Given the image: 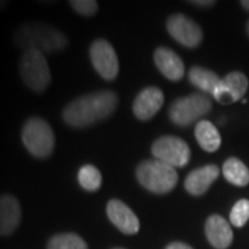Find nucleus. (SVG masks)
I'll return each mask as SVG.
<instances>
[{"instance_id": "nucleus-29", "label": "nucleus", "mask_w": 249, "mask_h": 249, "mask_svg": "<svg viewBox=\"0 0 249 249\" xmlns=\"http://www.w3.org/2000/svg\"><path fill=\"white\" fill-rule=\"evenodd\" d=\"M247 31H248V35H249V21H248V25H247Z\"/></svg>"}, {"instance_id": "nucleus-14", "label": "nucleus", "mask_w": 249, "mask_h": 249, "mask_svg": "<svg viewBox=\"0 0 249 249\" xmlns=\"http://www.w3.org/2000/svg\"><path fill=\"white\" fill-rule=\"evenodd\" d=\"M220 175V169L216 165H205L202 168H196L187 175L184 187L187 193L194 196H204L209 187L216 181Z\"/></svg>"}, {"instance_id": "nucleus-1", "label": "nucleus", "mask_w": 249, "mask_h": 249, "mask_svg": "<svg viewBox=\"0 0 249 249\" xmlns=\"http://www.w3.org/2000/svg\"><path fill=\"white\" fill-rule=\"evenodd\" d=\"M118 96L111 90H98L79 96L62 109V121L75 129H83L104 121L115 112Z\"/></svg>"}, {"instance_id": "nucleus-7", "label": "nucleus", "mask_w": 249, "mask_h": 249, "mask_svg": "<svg viewBox=\"0 0 249 249\" xmlns=\"http://www.w3.org/2000/svg\"><path fill=\"white\" fill-rule=\"evenodd\" d=\"M151 152L155 160L172 168H184L190 162L191 150L183 139L175 136H162L152 142Z\"/></svg>"}, {"instance_id": "nucleus-4", "label": "nucleus", "mask_w": 249, "mask_h": 249, "mask_svg": "<svg viewBox=\"0 0 249 249\" xmlns=\"http://www.w3.org/2000/svg\"><path fill=\"white\" fill-rule=\"evenodd\" d=\"M18 72L22 83L37 94L45 93L52 83V72L46 61V55L35 49L21 53L18 60Z\"/></svg>"}, {"instance_id": "nucleus-24", "label": "nucleus", "mask_w": 249, "mask_h": 249, "mask_svg": "<svg viewBox=\"0 0 249 249\" xmlns=\"http://www.w3.org/2000/svg\"><path fill=\"white\" fill-rule=\"evenodd\" d=\"M212 96H213L214 100H216L217 103H220L223 106H229V104H231V103H235V98H234V96L231 94V91L224 86V83H223L222 80H220V83L216 86V89H214Z\"/></svg>"}, {"instance_id": "nucleus-25", "label": "nucleus", "mask_w": 249, "mask_h": 249, "mask_svg": "<svg viewBox=\"0 0 249 249\" xmlns=\"http://www.w3.org/2000/svg\"><path fill=\"white\" fill-rule=\"evenodd\" d=\"M165 249H194L193 247H190L186 242H181V241H173L170 242L169 245Z\"/></svg>"}, {"instance_id": "nucleus-20", "label": "nucleus", "mask_w": 249, "mask_h": 249, "mask_svg": "<svg viewBox=\"0 0 249 249\" xmlns=\"http://www.w3.org/2000/svg\"><path fill=\"white\" fill-rule=\"evenodd\" d=\"M78 181L80 187L89 193H96L103 184V176L101 172L94 165H83L78 172Z\"/></svg>"}, {"instance_id": "nucleus-18", "label": "nucleus", "mask_w": 249, "mask_h": 249, "mask_svg": "<svg viewBox=\"0 0 249 249\" xmlns=\"http://www.w3.org/2000/svg\"><path fill=\"white\" fill-rule=\"evenodd\" d=\"M223 176L234 186L245 187L249 183V169L238 158H229L223 163Z\"/></svg>"}, {"instance_id": "nucleus-11", "label": "nucleus", "mask_w": 249, "mask_h": 249, "mask_svg": "<svg viewBox=\"0 0 249 249\" xmlns=\"http://www.w3.org/2000/svg\"><path fill=\"white\" fill-rule=\"evenodd\" d=\"M163 91L157 86H148L136 96L133 101V114L140 121H150L160 112L163 106Z\"/></svg>"}, {"instance_id": "nucleus-26", "label": "nucleus", "mask_w": 249, "mask_h": 249, "mask_svg": "<svg viewBox=\"0 0 249 249\" xmlns=\"http://www.w3.org/2000/svg\"><path fill=\"white\" fill-rule=\"evenodd\" d=\"M190 3L193 6H196V7H211L216 1H213V0H191Z\"/></svg>"}, {"instance_id": "nucleus-22", "label": "nucleus", "mask_w": 249, "mask_h": 249, "mask_svg": "<svg viewBox=\"0 0 249 249\" xmlns=\"http://www.w3.org/2000/svg\"><path fill=\"white\" fill-rule=\"evenodd\" d=\"M249 220V201L240 199L235 202L230 212V223L234 227H244Z\"/></svg>"}, {"instance_id": "nucleus-10", "label": "nucleus", "mask_w": 249, "mask_h": 249, "mask_svg": "<svg viewBox=\"0 0 249 249\" xmlns=\"http://www.w3.org/2000/svg\"><path fill=\"white\" fill-rule=\"evenodd\" d=\"M109 222L126 235H134L140 230V222L133 211L121 199H111L107 204Z\"/></svg>"}, {"instance_id": "nucleus-15", "label": "nucleus", "mask_w": 249, "mask_h": 249, "mask_svg": "<svg viewBox=\"0 0 249 249\" xmlns=\"http://www.w3.org/2000/svg\"><path fill=\"white\" fill-rule=\"evenodd\" d=\"M205 235L214 249H227L232 242V230L220 214H211L205 222Z\"/></svg>"}, {"instance_id": "nucleus-8", "label": "nucleus", "mask_w": 249, "mask_h": 249, "mask_svg": "<svg viewBox=\"0 0 249 249\" xmlns=\"http://www.w3.org/2000/svg\"><path fill=\"white\" fill-rule=\"evenodd\" d=\"M90 61L97 73L106 80H114L119 73L115 49L106 39H96L89 49Z\"/></svg>"}, {"instance_id": "nucleus-28", "label": "nucleus", "mask_w": 249, "mask_h": 249, "mask_svg": "<svg viewBox=\"0 0 249 249\" xmlns=\"http://www.w3.org/2000/svg\"><path fill=\"white\" fill-rule=\"evenodd\" d=\"M241 6H242V7H244L245 10H248L249 11V0H242V1H241Z\"/></svg>"}, {"instance_id": "nucleus-17", "label": "nucleus", "mask_w": 249, "mask_h": 249, "mask_svg": "<svg viewBox=\"0 0 249 249\" xmlns=\"http://www.w3.org/2000/svg\"><path fill=\"white\" fill-rule=\"evenodd\" d=\"M188 80L193 86H196L206 94H213L216 86L220 83V78L217 73L201 65H194L188 71Z\"/></svg>"}, {"instance_id": "nucleus-27", "label": "nucleus", "mask_w": 249, "mask_h": 249, "mask_svg": "<svg viewBox=\"0 0 249 249\" xmlns=\"http://www.w3.org/2000/svg\"><path fill=\"white\" fill-rule=\"evenodd\" d=\"M10 6V1L7 0H0V11L1 10H6Z\"/></svg>"}, {"instance_id": "nucleus-30", "label": "nucleus", "mask_w": 249, "mask_h": 249, "mask_svg": "<svg viewBox=\"0 0 249 249\" xmlns=\"http://www.w3.org/2000/svg\"><path fill=\"white\" fill-rule=\"evenodd\" d=\"M112 249H124V248H112Z\"/></svg>"}, {"instance_id": "nucleus-9", "label": "nucleus", "mask_w": 249, "mask_h": 249, "mask_svg": "<svg viewBox=\"0 0 249 249\" xmlns=\"http://www.w3.org/2000/svg\"><path fill=\"white\" fill-rule=\"evenodd\" d=\"M169 35L187 49H196L202 43V29L194 19L184 14H172L166 21Z\"/></svg>"}, {"instance_id": "nucleus-5", "label": "nucleus", "mask_w": 249, "mask_h": 249, "mask_svg": "<svg viewBox=\"0 0 249 249\" xmlns=\"http://www.w3.org/2000/svg\"><path fill=\"white\" fill-rule=\"evenodd\" d=\"M136 178L145 190L154 194H166L178 184V172L175 168L158 160H145L136 168Z\"/></svg>"}, {"instance_id": "nucleus-21", "label": "nucleus", "mask_w": 249, "mask_h": 249, "mask_svg": "<svg viewBox=\"0 0 249 249\" xmlns=\"http://www.w3.org/2000/svg\"><path fill=\"white\" fill-rule=\"evenodd\" d=\"M222 82L224 83V86L231 91L235 101L242 98V96L247 93V89H248V78L240 71L227 73L222 79Z\"/></svg>"}, {"instance_id": "nucleus-13", "label": "nucleus", "mask_w": 249, "mask_h": 249, "mask_svg": "<svg viewBox=\"0 0 249 249\" xmlns=\"http://www.w3.org/2000/svg\"><path fill=\"white\" fill-rule=\"evenodd\" d=\"M154 62L157 65V68L160 72L172 82H178L183 79L186 68H184V62L178 57V53H175L169 47H163L160 46L158 49H155L154 52Z\"/></svg>"}, {"instance_id": "nucleus-12", "label": "nucleus", "mask_w": 249, "mask_h": 249, "mask_svg": "<svg viewBox=\"0 0 249 249\" xmlns=\"http://www.w3.org/2000/svg\"><path fill=\"white\" fill-rule=\"evenodd\" d=\"M22 220V209L17 196L0 194V237H10L17 231Z\"/></svg>"}, {"instance_id": "nucleus-16", "label": "nucleus", "mask_w": 249, "mask_h": 249, "mask_svg": "<svg viewBox=\"0 0 249 249\" xmlns=\"http://www.w3.org/2000/svg\"><path fill=\"white\" fill-rule=\"evenodd\" d=\"M196 139L199 147L206 152H214L220 148L222 136L211 121L201 119L196 126Z\"/></svg>"}, {"instance_id": "nucleus-19", "label": "nucleus", "mask_w": 249, "mask_h": 249, "mask_svg": "<svg viewBox=\"0 0 249 249\" xmlns=\"http://www.w3.org/2000/svg\"><path fill=\"white\" fill-rule=\"evenodd\" d=\"M46 249H89V245L75 232H58L49 238Z\"/></svg>"}, {"instance_id": "nucleus-6", "label": "nucleus", "mask_w": 249, "mask_h": 249, "mask_svg": "<svg viewBox=\"0 0 249 249\" xmlns=\"http://www.w3.org/2000/svg\"><path fill=\"white\" fill-rule=\"evenodd\" d=\"M211 109L212 101L208 94L191 93L184 97H178L172 103L169 108V118L175 124L187 127L209 114Z\"/></svg>"}, {"instance_id": "nucleus-3", "label": "nucleus", "mask_w": 249, "mask_h": 249, "mask_svg": "<svg viewBox=\"0 0 249 249\" xmlns=\"http://www.w3.org/2000/svg\"><path fill=\"white\" fill-rule=\"evenodd\" d=\"M21 140L36 160H46L55 148V136L50 124L40 116H31L22 124Z\"/></svg>"}, {"instance_id": "nucleus-23", "label": "nucleus", "mask_w": 249, "mask_h": 249, "mask_svg": "<svg viewBox=\"0 0 249 249\" xmlns=\"http://www.w3.org/2000/svg\"><path fill=\"white\" fill-rule=\"evenodd\" d=\"M70 6L83 17H93L98 11V3L96 0H71Z\"/></svg>"}, {"instance_id": "nucleus-2", "label": "nucleus", "mask_w": 249, "mask_h": 249, "mask_svg": "<svg viewBox=\"0 0 249 249\" xmlns=\"http://www.w3.org/2000/svg\"><path fill=\"white\" fill-rule=\"evenodd\" d=\"M11 40L21 52L35 49L45 55L64 52L70 45L68 36L62 31L39 21H29L18 25L11 35Z\"/></svg>"}]
</instances>
